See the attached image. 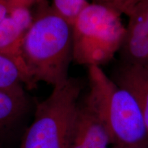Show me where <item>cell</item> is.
<instances>
[{"label": "cell", "mask_w": 148, "mask_h": 148, "mask_svg": "<svg viewBox=\"0 0 148 148\" xmlns=\"http://www.w3.org/2000/svg\"><path fill=\"white\" fill-rule=\"evenodd\" d=\"M89 90L84 100L106 127L112 146L148 148V130L137 101L101 67H88Z\"/></svg>", "instance_id": "7a4b0ae2"}, {"label": "cell", "mask_w": 148, "mask_h": 148, "mask_svg": "<svg viewBox=\"0 0 148 148\" xmlns=\"http://www.w3.org/2000/svg\"><path fill=\"white\" fill-rule=\"evenodd\" d=\"M33 14L32 23L23 38V60L35 88L40 82L53 87L69 78L72 25L48 0L36 5Z\"/></svg>", "instance_id": "6da1fadb"}, {"label": "cell", "mask_w": 148, "mask_h": 148, "mask_svg": "<svg viewBox=\"0 0 148 148\" xmlns=\"http://www.w3.org/2000/svg\"><path fill=\"white\" fill-rule=\"evenodd\" d=\"M112 148H121V147H117V146H112Z\"/></svg>", "instance_id": "9a60e30c"}, {"label": "cell", "mask_w": 148, "mask_h": 148, "mask_svg": "<svg viewBox=\"0 0 148 148\" xmlns=\"http://www.w3.org/2000/svg\"><path fill=\"white\" fill-rule=\"evenodd\" d=\"M140 0H92V3L112 9L118 13L129 16Z\"/></svg>", "instance_id": "7c38bea8"}, {"label": "cell", "mask_w": 148, "mask_h": 148, "mask_svg": "<svg viewBox=\"0 0 148 148\" xmlns=\"http://www.w3.org/2000/svg\"><path fill=\"white\" fill-rule=\"evenodd\" d=\"M88 2L87 0H52L53 9L72 24L81 10Z\"/></svg>", "instance_id": "8fae6325"}, {"label": "cell", "mask_w": 148, "mask_h": 148, "mask_svg": "<svg viewBox=\"0 0 148 148\" xmlns=\"http://www.w3.org/2000/svg\"><path fill=\"white\" fill-rule=\"evenodd\" d=\"M28 108L29 100L23 86L0 90V136L19 123Z\"/></svg>", "instance_id": "9c48e42d"}, {"label": "cell", "mask_w": 148, "mask_h": 148, "mask_svg": "<svg viewBox=\"0 0 148 148\" xmlns=\"http://www.w3.org/2000/svg\"><path fill=\"white\" fill-rule=\"evenodd\" d=\"M108 131L96 113L79 100L68 148H112Z\"/></svg>", "instance_id": "52a82bcc"}, {"label": "cell", "mask_w": 148, "mask_h": 148, "mask_svg": "<svg viewBox=\"0 0 148 148\" xmlns=\"http://www.w3.org/2000/svg\"><path fill=\"white\" fill-rule=\"evenodd\" d=\"M47 0H8L10 12L17 8H27L33 9L38 3Z\"/></svg>", "instance_id": "4fadbf2b"}, {"label": "cell", "mask_w": 148, "mask_h": 148, "mask_svg": "<svg viewBox=\"0 0 148 148\" xmlns=\"http://www.w3.org/2000/svg\"><path fill=\"white\" fill-rule=\"evenodd\" d=\"M21 86L33 89L28 77L19 65L12 58L0 53V90Z\"/></svg>", "instance_id": "30bf717a"}, {"label": "cell", "mask_w": 148, "mask_h": 148, "mask_svg": "<svg viewBox=\"0 0 148 148\" xmlns=\"http://www.w3.org/2000/svg\"><path fill=\"white\" fill-rule=\"evenodd\" d=\"M10 13V6L8 0H0V23L8 16Z\"/></svg>", "instance_id": "5bb4252c"}, {"label": "cell", "mask_w": 148, "mask_h": 148, "mask_svg": "<svg viewBox=\"0 0 148 148\" xmlns=\"http://www.w3.org/2000/svg\"><path fill=\"white\" fill-rule=\"evenodd\" d=\"M73 61L101 67L121 49L126 25L121 14L112 9L88 3L72 23Z\"/></svg>", "instance_id": "3957f363"}, {"label": "cell", "mask_w": 148, "mask_h": 148, "mask_svg": "<svg viewBox=\"0 0 148 148\" xmlns=\"http://www.w3.org/2000/svg\"><path fill=\"white\" fill-rule=\"evenodd\" d=\"M128 18L124 39L119 51L122 62L148 64V0H140Z\"/></svg>", "instance_id": "5b68a950"}, {"label": "cell", "mask_w": 148, "mask_h": 148, "mask_svg": "<svg viewBox=\"0 0 148 148\" xmlns=\"http://www.w3.org/2000/svg\"><path fill=\"white\" fill-rule=\"evenodd\" d=\"M33 19V12L29 8H18L11 11L0 23V53L15 61L28 77L32 88H34L22 53L24 36L32 25Z\"/></svg>", "instance_id": "8992f818"}, {"label": "cell", "mask_w": 148, "mask_h": 148, "mask_svg": "<svg viewBox=\"0 0 148 148\" xmlns=\"http://www.w3.org/2000/svg\"><path fill=\"white\" fill-rule=\"evenodd\" d=\"M112 80L134 96L139 106L148 130V64L122 62Z\"/></svg>", "instance_id": "ba28073f"}, {"label": "cell", "mask_w": 148, "mask_h": 148, "mask_svg": "<svg viewBox=\"0 0 148 148\" xmlns=\"http://www.w3.org/2000/svg\"><path fill=\"white\" fill-rule=\"evenodd\" d=\"M82 88L79 79L70 77L53 86L50 95L37 103L20 148L69 147Z\"/></svg>", "instance_id": "277c9868"}]
</instances>
